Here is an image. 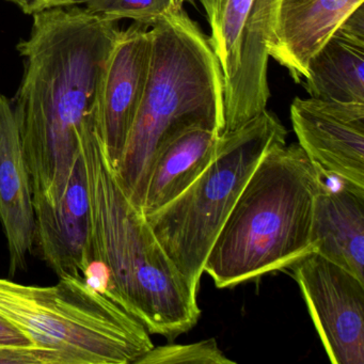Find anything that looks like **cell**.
Returning a JSON list of instances; mask_svg holds the SVG:
<instances>
[{"instance_id": "8fae6325", "label": "cell", "mask_w": 364, "mask_h": 364, "mask_svg": "<svg viewBox=\"0 0 364 364\" xmlns=\"http://www.w3.org/2000/svg\"><path fill=\"white\" fill-rule=\"evenodd\" d=\"M36 240L42 259L59 279L82 280L91 257L90 193L82 153L76 157L57 204L33 199Z\"/></svg>"}, {"instance_id": "5b68a950", "label": "cell", "mask_w": 364, "mask_h": 364, "mask_svg": "<svg viewBox=\"0 0 364 364\" xmlns=\"http://www.w3.org/2000/svg\"><path fill=\"white\" fill-rule=\"evenodd\" d=\"M0 317L58 364H134L154 346L140 321L80 279L36 287L0 278Z\"/></svg>"}, {"instance_id": "5bb4252c", "label": "cell", "mask_w": 364, "mask_h": 364, "mask_svg": "<svg viewBox=\"0 0 364 364\" xmlns=\"http://www.w3.org/2000/svg\"><path fill=\"white\" fill-rule=\"evenodd\" d=\"M338 184L329 186L323 176L313 204L311 240L315 252L364 282V188Z\"/></svg>"}, {"instance_id": "277c9868", "label": "cell", "mask_w": 364, "mask_h": 364, "mask_svg": "<svg viewBox=\"0 0 364 364\" xmlns=\"http://www.w3.org/2000/svg\"><path fill=\"white\" fill-rule=\"evenodd\" d=\"M150 31L146 89L114 170L140 210L153 163L166 144L189 127L225 129L223 72L208 38L183 9L170 12Z\"/></svg>"}, {"instance_id": "7a4b0ae2", "label": "cell", "mask_w": 364, "mask_h": 364, "mask_svg": "<svg viewBox=\"0 0 364 364\" xmlns=\"http://www.w3.org/2000/svg\"><path fill=\"white\" fill-rule=\"evenodd\" d=\"M80 148L90 193V259L107 268L123 310L149 333L173 341L199 321L197 291L172 263L144 213L123 191L101 132L85 136Z\"/></svg>"}, {"instance_id": "44dd1931", "label": "cell", "mask_w": 364, "mask_h": 364, "mask_svg": "<svg viewBox=\"0 0 364 364\" xmlns=\"http://www.w3.org/2000/svg\"><path fill=\"white\" fill-rule=\"evenodd\" d=\"M20 8L22 12L28 16H35L46 10L63 7L67 0H8Z\"/></svg>"}, {"instance_id": "ac0fdd59", "label": "cell", "mask_w": 364, "mask_h": 364, "mask_svg": "<svg viewBox=\"0 0 364 364\" xmlns=\"http://www.w3.org/2000/svg\"><path fill=\"white\" fill-rule=\"evenodd\" d=\"M235 364L225 357L215 338L191 343L153 346L134 364Z\"/></svg>"}, {"instance_id": "2e32d148", "label": "cell", "mask_w": 364, "mask_h": 364, "mask_svg": "<svg viewBox=\"0 0 364 364\" xmlns=\"http://www.w3.org/2000/svg\"><path fill=\"white\" fill-rule=\"evenodd\" d=\"M304 80L313 99L364 104V40L338 29L310 59Z\"/></svg>"}, {"instance_id": "7c38bea8", "label": "cell", "mask_w": 364, "mask_h": 364, "mask_svg": "<svg viewBox=\"0 0 364 364\" xmlns=\"http://www.w3.org/2000/svg\"><path fill=\"white\" fill-rule=\"evenodd\" d=\"M0 223L7 238L10 274L28 267L36 240L31 174L12 100L0 93Z\"/></svg>"}, {"instance_id": "e0dca14e", "label": "cell", "mask_w": 364, "mask_h": 364, "mask_svg": "<svg viewBox=\"0 0 364 364\" xmlns=\"http://www.w3.org/2000/svg\"><path fill=\"white\" fill-rule=\"evenodd\" d=\"M77 6L110 20H132L152 27L173 11L172 0H67L63 7Z\"/></svg>"}, {"instance_id": "9c48e42d", "label": "cell", "mask_w": 364, "mask_h": 364, "mask_svg": "<svg viewBox=\"0 0 364 364\" xmlns=\"http://www.w3.org/2000/svg\"><path fill=\"white\" fill-rule=\"evenodd\" d=\"M298 144L326 176L364 188V104L296 97Z\"/></svg>"}, {"instance_id": "30bf717a", "label": "cell", "mask_w": 364, "mask_h": 364, "mask_svg": "<svg viewBox=\"0 0 364 364\" xmlns=\"http://www.w3.org/2000/svg\"><path fill=\"white\" fill-rule=\"evenodd\" d=\"M151 50L150 29L134 23L121 29L106 63L102 84L101 132L106 155L114 170L144 97Z\"/></svg>"}, {"instance_id": "9a60e30c", "label": "cell", "mask_w": 364, "mask_h": 364, "mask_svg": "<svg viewBox=\"0 0 364 364\" xmlns=\"http://www.w3.org/2000/svg\"><path fill=\"white\" fill-rule=\"evenodd\" d=\"M220 135L210 127H189L161 148L149 176L144 216L178 198L201 176L216 155Z\"/></svg>"}, {"instance_id": "8992f818", "label": "cell", "mask_w": 364, "mask_h": 364, "mask_svg": "<svg viewBox=\"0 0 364 364\" xmlns=\"http://www.w3.org/2000/svg\"><path fill=\"white\" fill-rule=\"evenodd\" d=\"M287 132L263 110L219 138L216 155L178 198L146 216L172 263L198 291L208 253L236 200L266 153L287 144Z\"/></svg>"}, {"instance_id": "52a82bcc", "label": "cell", "mask_w": 364, "mask_h": 364, "mask_svg": "<svg viewBox=\"0 0 364 364\" xmlns=\"http://www.w3.org/2000/svg\"><path fill=\"white\" fill-rule=\"evenodd\" d=\"M333 364H364V282L313 252L291 266Z\"/></svg>"}, {"instance_id": "ffe728a7", "label": "cell", "mask_w": 364, "mask_h": 364, "mask_svg": "<svg viewBox=\"0 0 364 364\" xmlns=\"http://www.w3.org/2000/svg\"><path fill=\"white\" fill-rule=\"evenodd\" d=\"M0 345L6 346H33L28 338L11 323L0 317Z\"/></svg>"}, {"instance_id": "d6986e66", "label": "cell", "mask_w": 364, "mask_h": 364, "mask_svg": "<svg viewBox=\"0 0 364 364\" xmlns=\"http://www.w3.org/2000/svg\"><path fill=\"white\" fill-rule=\"evenodd\" d=\"M0 364H58L56 355L35 346L0 345Z\"/></svg>"}, {"instance_id": "7402d4cb", "label": "cell", "mask_w": 364, "mask_h": 364, "mask_svg": "<svg viewBox=\"0 0 364 364\" xmlns=\"http://www.w3.org/2000/svg\"><path fill=\"white\" fill-rule=\"evenodd\" d=\"M185 1H186V0H172V9H173V11H180V10H182Z\"/></svg>"}, {"instance_id": "ba28073f", "label": "cell", "mask_w": 364, "mask_h": 364, "mask_svg": "<svg viewBox=\"0 0 364 364\" xmlns=\"http://www.w3.org/2000/svg\"><path fill=\"white\" fill-rule=\"evenodd\" d=\"M205 11L212 50L223 77L225 132L242 127L266 109L270 97L268 63L255 54L249 26L255 0H199Z\"/></svg>"}, {"instance_id": "3957f363", "label": "cell", "mask_w": 364, "mask_h": 364, "mask_svg": "<svg viewBox=\"0 0 364 364\" xmlns=\"http://www.w3.org/2000/svg\"><path fill=\"white\" fill-rule=\"evenodd\" d=\"M323 174L298 144L270 149L251 174L204 265L218 289L291 267L315 252L313 204Z\"/></svg>"}, {"instance_id": "6da1fadb", "label": "cell", "mask_w": 364, "mask_h": 364, "mask_svg": "<svg viewBox=\"0 0 364 364\" xmlns=\"http://www.w3.org/2000/svg\"><path fill=\"white\" fill-rule=\"evenodd\" d=\"M33 16L29 37L18 44L24 74L12 104L33 199L57 204L82 138L101 131L102 84L121 28L77 6Z\"/></svg>"}, {"instance_id": "4fadbf2b", "label": "cell", "mask_w": 364, "mask_h": 364, "mask_svg": "<svg viewBox=\"0 0 364 364\" xmlns=\"http://www.w3.org/2000/svg\"><path fill=\"white\" fill-rule=\"evenodd\" d=\"M364 0H280L267 53L296 82L306 78L310 59Z\"/></svg>"}]
</instances>
